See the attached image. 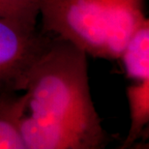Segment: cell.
<instances>
[{
	"mask_svg": "<svg viewBox=\"0 0 149 149\" xmlns=\"http://www.w3.org/2000/svg\"><path fill=\"white\" fill-rule=\"evenodd\" d=\"M86 52L52 39L16 85L25 95L19 131L25 149H99L107 134L92 101Z\"/></svg>",
	"mask_w": 149,
	"mask_h": 149,
	"instance_id": "1",
	"label": "cell"
},
{
	"mask_svg": "<svg viewBox=\"0 0 149 149\" xmlns=\"http://www.w3.org/2000/svg\"><path fill=\"white\" fill-rule=\"evenodd\" d=\"M144 0H42L44 29L72 42L86 54L119 59L139 25L148 19Z\"/></svg>",
	"mask_w": 149,
	"mask_h": 149,
	"instance_id": "2",
	"label": "cell"
},
{
	"mask_svg": "<svg viewBox=\"0 0 149 149\" xmlns=\"http://www.w3.org/2000/svg\"><path fill=\"white\" fill-rule=\"evenodd\" d=\"M52 36L38 32L36 25L0 17V94L16 92L20 77Z\"/></svg>",
	"mask_w": 149,
	"mask_h": 149,
	"instance_id": "3",
	"label": "cell"
},
{
	"mask_svg": "<svg viewBox=\"0 0 149 149\" xmlns=\"http://www.w3.org/2000/svg\"><path fill=\"white\" fill-rule=\"evenodd\" d=\"M24 94H0V149H25L19 131L20 119L25 111Z\"/></svg>",
	"mask_w": 149,
	"mask_h": 149,
	"instance_id": "4",
	"label": "cell"
},
{
	"mask_svg": "<svg viewBox=\"0 0 149 149\" xmlns=\"http://www.w3.org/2000/svg\"><path fill=\"white\" fill-rule=\"evenodd\" d=\"M119 59L123 62L127 77L135 81L149 79V20L136 29L125 46Z\"/></svg>",
	"mask_w": 149,
	"mask_h": 149,
	"instance_id": "5",
	"label": "cell"
},
{
	"mask_svg": "<svg viewBox=\"0 0 149 149\" xmlns=\"http://www.w3.org/2000/svg\"><path fill=\"white\" fill-rule=\"evenodd\" d=\"M131 125L121 148L131 147L138 141L149 123V79L136 81L127 87Z\"/></svg>",
	"mask_w": 149,
	"mask_h": 149,
	"instance_id": "6",
	"label": "cell"
},
{
	"mask_svg": "<svg viewBox=\"0 0 149 149\" xmlns=\"http://www.w3.org/2000/svg\"><path fill=\"white\" fill-rule=\"evenodd\" d=\"M42 0H0V17L36 25Z\"/></svg>",
	"mask_w": 149,
	"mask_h": 149,
	"instance_id": "7",
	"label": "cell"
}]
</instances>
